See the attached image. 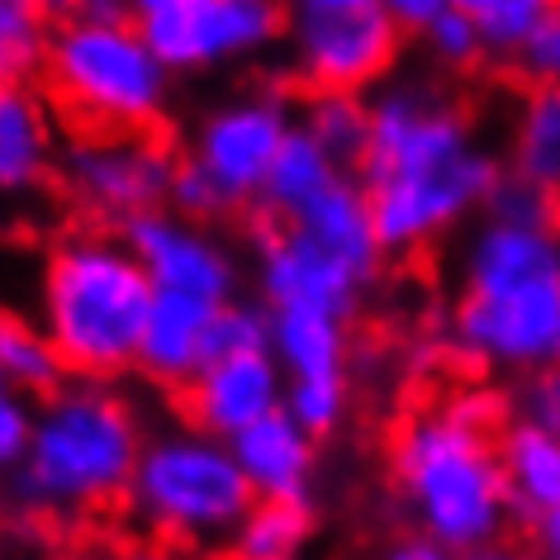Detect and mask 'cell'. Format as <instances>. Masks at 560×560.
Returning <instances> with one entry per match:
<instances>
[{
    "label": "cell",
    "mask_w": 560,
    "mask_h": 560,
    "mask_svg": "<svg viewBox=\"0 0 560 560\" xmlns=\"http://www.w3.org/2000/svg\"><path fill=\"white\" fill-rule=\"evenodd\" d=\"M371 143L357 180L385 257L428 247L480 214L503 162L475 138L466 109L428 81H389L371 95Z\"/></svg>",
    "instance_id": "1"
},
{
    "label": "cell",
    "mask_w": 560,
    "mask_h": 560,
    "mask_svg": "<svg viewBox=\"0 0 560 560\" xmlns=\"http://www.w3.org/2000/svg\"><path fill=\"white\" fill-rule=\"evenodd\" d=\"M452 342L494 375L560 366V223L485 214L460 252Z\"/></svg>",
    "instance_id": "2"
},
{
    "label": "cell",
    "mask_w": 560,
    "mask_h": 560,
    "mask_svg": "<svg viewBox=\"0 0 560 560\" xmlns=\"http://www.w3.org/2000/svg\"><path fill=\"white\" fill-rule=\"evenodd\" d=\"M395 485L418 532L446 556H489L513 527V503L499 466V438H489L475 409L418 413L395 438Z\"/></svg>",
    "instance_id": "3"
},
{
    "label": "cell",
    "mask_w": 560,
    "mask_h": 560,
    "mask_svg": "<svg viewBox=\"0 0 560 560\" xmlns=\"http://www.w3.org/2000/svg\"><path fill=\"white\" fill-rule=\"evenodd\" d=\"M152 295V276L124 233L81 229L67 233L44 261L38 328L58 347L67 375L119 381L138 361Z\"/></svg>",
    "instance_id": "4"
},
{
    "label": "cell",
    "mask_w": 560,
    "mask_h": 560,
    "mask_svg": "<svg viewBox=\"0 0 560 560\" xmlns=\"http://www.w3.org/2000/svg\"><path fill=\"white\" fill-rule=\"evenodd\" d=\"M138 452L143 423L133 404L109 389V381L72 375V385H58L38 404L30 452L15 466V489L24 503L48 513L105 509L129 494Z\"/></svg>",
    "instance_id": "5"
},
{
    "label": "cell",
    "mask_w": 560,
    "mask_h": 560,
    "mask_svg": "<svg viewBox=\"0 0 560 560\" xmlns=\"http://www.w3.org/2000/svg\"><path fill=\"white\" fill-rule=\"evenodd\" d=\"M48 91L81 129L152 133L172 105V67L143 38V24L67 15L52 30Z\"/></svg>",
    "instance_id": "6"
},
{
    "label": "cell",
    "mask_w": 560,
    "mask_h": 560,
    "mask_svg": "<svg viewBox=\"0 0 560 560\" xmlns=\"http://www.w3.org/2000/svg\"><path fill=\"white\" fill-rule=\"evenodd\" d=\"M133 523L176 546H223L252 509V485L233 446L205 428H166L143 438L129 480Z\"/></svg>",
    "instance_id": "7"
},
{
    "label": "cell",
    "mask_w": 560,
    "mask_h": 560,
    "mask_svg": "<svg viewBox=\"0 0 560 560\" xmlns=\"http://www.w3.org/2000/svg\"><path fill=\"white\" fill-rule=\"evenodd\" d=\"M172 72H214L271 52L290 34V0H176L138 20Z\"/></svg>",
    "instance_id": "8"
},
{
    "label": "cell",
    "mask_w": 560,
    "mask_h": 560,
    "mask_svg": "<svg viewBox=\"0 0 560 560\" xmlns=\"http://www.w3.org/2000/svg\"><path fill=\"white\" fill-rule=\"evenodd\" d=\"M290 58L310 91H375L389 77L404 30L375 0L290 15Z\"/></svg>",
    "instance_id": "9"
},
{
    "label": "cell",
    "mask_w": 560,
    "mask_h": 560,
    "mask_svg": "<svg viewBox=\"0 0 560 560\" xmlns=\"http://www.w3.org/2000/svg\"><path fill=\"white\" fill-rule=\"evenodd\" d=\"M176 158L152 133L129 129H86L62 152L67 195L95 219L124 223L152 205H166Z\"/></svg>",
    "instance_id": "10"
},
{
    "label": "cell",
    "mask_w": 560,
    "mask_h": 560,
    "mask_svg": "<svg viewBox=\"0 0 560 560\" xmlns=\"http://www.w3.org/2000/svg\"><path fill=\"white\" fill-rule=\"evenodd\" d=\"M295 129V109L280 91H247L214 105L195 124L190 152L195 166H205L209 180L229 195L233 209L257 205L261 180L271 172L285 133Z\"/></svg>",
    "instance_id": "11"
},
{
    "label": "cell",
    "mask_w": 560,
    "mask_h": 560,
    "mask_svg": "<svg viewBox=\"0 0 560 560\" xmlns=\"http://www.w3.org/2000/svg\"><path fill=\"white\" fill-rule=\"evenodd\" d=\"M124 243L152 276V290H180L200 300H233L237 295V257L209 223L180 214L172 205H152L143 214L119 223Z\"/></svg>",
    "instance_id": "12"
},
{
    "label": "cell",
    "mask_w": 560,
    "mask_h": 560,
    "mask_svg": "<svg viewBox=\"0 0 560 560\" xmlns=\"http://www.w3.org/2000/svg\"><path fill=\"white\" fill-rule=\"evenodd\" d=\"M366 285V276H357L295 223H276L257 243V290L266 310H328L352 318Z\"/></svg>",
    "instance_id": "13"
},
{
    "label": "cell",
    "mask_w": 560,
    "mask_h": 560,
    "mask_svg": "<svg viewBox=\"0 0 560 560\" xmlns=\"http://www.w3.org/2000/svg\"><path fill=\"white\" fill-rule=\"evenodd\" d=\"M285 404V371L271 357V347L261 352H237V357H214L180 385V409L186 423L214 432V438H237L247 423L276 413Z\"/></svg>",
    "instance_id": "14"
},
{
    "label": "cell",
    "mask_w": 560,
    "mask_h": 560,
    "mask_svg": "<svg viewBox=\"0 0 560 560\" xmlns=\"http://www.w3.org/2000/svg\"><path fill=\"white\" fill-rule=\"evenodd\" d=\"M229 446L257 499H310L318 470V438L285 413V404L247 423L237 438H229Z\"/></svg>",
    "instance_id": "15"
},
{
    "label": "cell",
    "mask_w": 560,
    "mask_h": 560,
    "mask_svg": "<svg viewBox=\"0 0 560 560\" xmlns=\"http://www.w3.org/2000/svg\"><path fill=\"white\" fill-rule=\"evenodd\" d=\"M209 318H214V300L180 295V290H158L138 338V361L152 385L180 389L195 371L205 366V342H209Z\"/></svg>",
    "instance_id": "16"
},
{
    "label": "cell",
    "mask_w": 560,
    "mask_h": 560,
    "mask_svg": "<svg viewBox=\"0 0 560 560\" xmlns=\"http://www.w3.org/2000/svg\"><path fill=\"white\" fill-rule=\"evenodd\" d=\"M285 223L304 229L314 243H324L332 257H342L366 280H375V271H381V261H385V243H381V233H375V214H371V200H366V190H361L357 172H342L328 190H318L314 200L304 205L300 214H290Z\"/></svg>",
    "instance_id": "17"
},
{
    "label": "cell",
    "mask_w": 560,
    "mask_h": 560,
    "mask_svg": "<svg viewBox=\"0 0 560 560\" xmlns=\"http://www.w3.org/2000/svg\"><path fill=\"white\" fill-rule=\"evenodd\" d=\"M58 158L48 101L34 86H0V195L44 186Z\"/></svg>",
    "instance_id": "18"
},
{
    "label": "cell",
    "mask_w": 560,
    "mask_h": 560,
    "mask_svg": "<svg viewBox=\"0 0 560 560\" xmlns=\"http://www.w3.org/2000/svg\"><path fill=\"white\" fill-rule=\"evenodd\" d=\"M499 466L509 485L513 517H537L560 503V438L513 418L499 432Z\"/></svg>",
    "instance_id": "19"
},
{
    "label": "cell",
    "mask_w": 560,
    "mask_h": 560,
    "mask_svg": "<svg viewBox=\"0 0 560 560\" xmlns=\"http://www.w3.org/2000/svg\"><path fill=\"white\" fill-rule=\"evenodd\" d=\"M503 172L532 180L551 200H560V81L527 86L509 133V166Z\"/></svg>",
    "instance_id": "20"
},
{
    "label": "cell",
    "mask_w": 560,
    "mask_h": 560,
    "mask_svg": "<svg viewBox=\"0 0 560 560\" xmlns=\"http://www.w3.org/2000/svg\"><path fill=\"white\" fill-rule=\"evenodd\" d=\"M271 357L285 381L347 375V318L328 310H271Z\"/></svg>",
    "instance_id": "21"
},
{
    "label": "cell",
    "mask_w": 560,
    "mask_h": 560,
    "mask_svg": "<svg viewBox=\"0 0 560 560\" xmlns=\"http://www.w3.org/2000/svg\"><path fill=\"white\" fill-rule=\"evenodd\" d=\"M338 176H342V166L332 162L328 152L318 148L314 138L295 124V129L285 133V143H280L271 172H266V180H261L257 205H261L276 223H285L290 214H300V209L310 205L318 190H328Z\"/></svg>",
    "instance_id": "22"
},
{
    "label": "cell",
    "mask_w": 560,
    "mask_h": 560,
    "mask_svg": "<svg viewBox=\"0 0 560 560\" xmlns=\"http://www.w3.org/2000/svg\"><path fill=\"white\" fill-rule=\"evenodd\" d=\"M295 124L342 172H357L371 143V101L361 91H310Z\"/></svg>",
    "instance_id": "23"
},
{
    "label": "cell",
    "mask_w": 560,
    "mask_h": 560,
    "mask_svg": "<svg viewBox=\"0 0 560 560\" xmlns=\"http://www.w3.org/2000/svg\"><path fill=\"white\" fill-rule=\"evenodd\" d=\"M314 537L310 499H252L243 523L233 527V556L243 560H290Z\"/></svg>",
    "instance_id": "24"
},
{
    "label": "cell",
    "mask_w": 560,
    "mask_h": 560,
    "mask_svg": "<svg viewBox=\"0 0 560 560\" xmlns=\"http://www.w3.org/2000/svg\"><path fill=\"white\" fill-rule=\"evenodd\" d=\"M67 381V366L44 328L24 324L15 314H0V385L20 389L30 399L52 395Z\"/></svg>",
    "instance_id": "25"
},
{
    "label": "cell",
    "mask_w": 560,
    "mask_h": 560,
    "mask_svg": "<svg viewBox=\"0 0 560 560\" xmlns=\"http://www.w3.org/2000/svg\"><path fill=\"white\" fill-rule=\"evenodd\" d=\"M52 44V15L34 0H0V86L38 81Z\"/></svg>",
    "instance_id": "26"
},
{
    "label": "cell",
    "mask_w": 560,
    "mask_h": 560,
    "mask_svg": "<svg viewBox=\"0 0 560 560\" xmlns=\"http://www.w3.org/2000/svg\"><path fill=\"white\" fill-rule=\"evenodd\" d=\"M556 10V0H489V5L475 10L480 20V34H485V52L499 62H509L523 52V44L537 34V24Z\"/></svg>",
    "instance_id": "27"
},
{
    "label": "cell",
    "mask_w": 560,
    "mask_h": 560,
    "mask_svg": "<svg viewBox=\"0 0 560 560\" xmlns=\"http://www.w3.org/2000/svg\"><path fill=\"white\" fill-rule=\"evenodd\" d=\"M285 413L314 438L338 432L347 418V375H295V381H285Z\"/></svg>",
    "instance_id": "28"
},
{
    "label": "cell",
    "mask_w": 560,
    "mask_h": 560,
    "mask_svg": "<svg viewBox=\"0 0 560 560\" xmlns=\"http://www.w3.org/2000/svg\"><path fill=\"white\" fill-rule=\"evenodd\" d=\"M266 342H271V310H266V304H252V300H237V295L214 304L205 361L237 357V352H261Z\"/></svg>",
    "instance_id": "29"
},
{
    "label": "cell",
    "mask_w": 560,
    "mask_h": 560,
    "mask_svg": "<svg viewBox=\"0 0 560 560\" xmlns=\"http://www.w3.org/2000/svg\"><path fill=\"white\" fill-rule=\"evenodd\" d=\"M418 38H423V48L442 67H452V72H470V67H480L489 58L480 20H475V10H460V5H446Z\"/></svg>",
    "instance_id": "30"
},
{
    "label": "cell",
    "mask_w": 560,
    "mask_h": 560,
    "mask_svg": "<svg viewBox=\"0 0 560 560\" xmlns=\"http://www.w3.org/2000/svg\"><path fill=\"white\" fill-rule=\"evenodd\" d=\"M485 214L509 219V223H560V200H551V195L537 190L532 180L503 172L485 200Z\"/></svg>",
    "instance_id": "31"
},
{
    "label": "cell",
    "mask_w": 560,
    "mask_h": 560,
    "mask_svg": "<svg viewBox=\"0 0 560 560\" xmlns=\"http://www.w3.org/2000/svg\"><path fill=\"white\" fill-rule=\"evenodd\" d=\"M166 205L180 209V214H190V219H200V223H219V219L233 214V200L214 186V180H209L205 166H195L190 158L176 162L172 190H166Z\"/></svg>",
    "instance_id": "32"
},
{
    "label": "cell",
    "mask_w": 560,
    "mask_h": 560,
    "mask_svg": "<svg viewBox=\"0 0 560 560\" xmlns=\"http://www.w3.org/2000/svg\"><path fill=\"white\" fill-rule=\"evenodd\" d=\"M513 418H523V423L546 428V432H556V438H560V366L517 375Z\"/></svg>",
    "instance_id": "33"
},
{
    "label": "cell",
    "mask_w": 560,
    "mask_h": 560,
    "mask_svg": "<svg viewBox=\"0 0 560 560\" xmlns=\"http://www.w3.org/2000/svg\"><path fill=\"white\" fill-rule=\"evenodd\" d=\"M34 404L20 389L0 385V470H15L34 438Z\"/></svg>",
    "instance_id": "34"
},
{
    "label": "cell",
    "mask_w": 560,
    "mask_h": 560,
    "mask_svg": "<svg viewBox=\"0 0 560 560\" xmlns=\"http://www.w3.org/2000/svg\"><path fill=\"white\" fill-rule=\"evenodd\" d=\"M513 67L532 81V86H541V81H560V0H556L551 15L537 24V34L523 44V52L513 58Z\"/></svg>",
    "instance_id": "35"
},
{
    "label": "cell",
    "mask_w": 560,
    "mask_h": 560,
    "mask_svg": "<svg viewBox=\"0 0 560 560\" xmlns=\"http://www.w3.org/2000/svg\"><path fill=\"white\" fill-rule=\"evenodd\" d=\"M375 5H381L404 34H423L428 24L438 20L446 5H452V0H375Z\"/></svg>",
    "instance_id": "36"
},
{
    "label": "cell",
    "mask_w": 560,
    "mask_h": 560,
    "mask_svg": "<svg viewBox=\"0 0 560 560\" xmlns=\"http://www.w3.org/2000/svg\"><path fill=\"white\" fill-rule=\"evenodd\" d=\"M527 532H532V546H537L541 556L560 560V503L556 509H546L537 517H527Z\"/></svg>",
    "instance_id": "37"
},
{
    "label": "cell",
    "mask_w": 560,
    "mask_h": 560,
    "mask_svg": "<svg viewBox=\"0 0 560 560\" xmlns=\"http://www.w3.org/2000/svg\"><path fill=\"white\" fill-rule=\"evenodd\" d=\"M389 556H399V560H442L446 551H442V546L428 537V532H418V537H404V541H399Z\"/></svg>",
    "instance_id": "38"
},
{
    "label": "cell",
    "mask_w": 560,
    "mask_h": 560,
    "mask_svg": "<svg viewBox=\"0 0 560 560\" xmlns=\"http://www.w3.org/2000/svg\"><path fill=\"white\" fill-rule=\"evenodd\" d=\"M77 15H86V20H129L133 5L129 0H77Z\"/></svg>",
    "instance_id": "39"
},
{
    "label": "cell",
    "mask_w": 560,
    "mask_h": 560,
    "mask_svg": "<svg viewBox=\"0 0 560 560\" xmlns=\"http://www.w3.org/2000/svg\"><path fill=\"white\" fill-rule=\"evenodd\" d=\"M44 15H52V20H67V15H77V0H34Z\"/></svg>",
    "instance_id": "40"
},
{
    "label": "cell",
    "mask_w": 560,
    "mask_h": 560,
    "mask_svg": "<svg viewBox=\"0 0 560 560\" xmlns=\"http://www.w3.org/2000/svg\"><path fill=\"white\" fill-rule=\"evenodd\" d=\"M129 5H133V20H143V15H152V10L176 5V0H129Z\"/></svg>",
    "instance_id": "41"
},
{
    "label": "cell",
    "mask_w": 560,
    "mask_h": 560,
    "mask_svg": "<svg viewBox=\"0 0 560 560\" xmlns=\"http://www.w3.org/2000/svg\"><path fill=\"white\" fill-rule=\"evenodd\" d=\"M328 5H361V0H295V10H328Z\"/></svg>",
    "instance_id": "42"
},
{
    "label": "cell",
    "mask_w": 560,
    "mask_h": 560,
    "mask_svg": "<svg viewBox=\"0 0 560 560\" xmlns=\"http://www.w3.org/2000/svg\"><path fill=\"white\" fill-rule=\"evenodd\" d=\"M452 5H460V10H480V5H489V0H452Z\"/></svg>",
    "instance_id": "43"
}]
</instances>
